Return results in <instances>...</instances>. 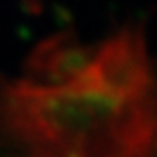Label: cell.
I'll return each instance as SVG.
<instances>
[{
  "mask_svg": "<svg viewBox=\"0 0 157 157\" xmlns=\"http://www.w3.org/2000/svg\"><path fill=\"white\" fill-rule=\"evenodd\" d=\"M0 154H157V72L124 25L54 75L0 77Z\"/></svg>",
  "mask_w": 157,
  "mask_h": 157,
  "instance_id": "1",
  "label": "cell"
}]
</instances>
